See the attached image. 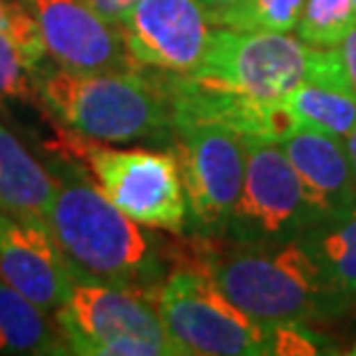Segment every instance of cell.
<instances>
[{"instance_id": "3957f363", "label": "cell", "mask_w": 356, "mask_h": 356, "mask_svg": "<svg viewBox=\"0 0 356 356\" xmlns=\"http://www.w3.org/2000/svg\"><path fill=\"white\" fill-rule=\"evenodd\" d=\"M38 104L58 123L102 144H151L169 151L174 141L172 74L141 67L132 72H72L38 65Z\"/></svg>"}, {"instance_id": "9a60e30c", "label": "cell", "mask_w": 356, "mask_h": 356, "mask_svg": "<svg viewBox=\"0 0 356 356\" xmlns=\"http://www.w3.org/2000/svg\"><path fill=\"white\" fill-rule=\"evenodd\" d=\"M51 317L0 280V354H67Z\"/></svg>"}, {"instance_id": "ba28073f", "label": "cell", "mask_w": 356, "mask_h": 356, "mask_svg": "<svg viewBox=\"0 0 356 356\" xmlns=\"http://www.w3.org/2000/svg\"><path fill=\"white\" fill-rule=\"evenodd\" d=\"M310 227L301 181L275 141L248 137V165L238 202L222 238L241 245H277Z\"/></svg>"}, {"instance_id": "7c38bea8", "label": "cell", "mask_w": 356, "mask_h": 356, "mask_svg": "<svg viewBox=\"0 0 356 356\" xmlns=\"http://www.w3.org/2000/svg\"><path fill=\"white\" fill-rule=\"evenodd\" d=\"M0 280L49 315L65 305L74 270L47 220H28L0 209Z\"/></svg>"}, {"instance_id": "44dd1931", "label": "cell", "mask_w": 356, "mask_h": 356, "mask_svg": "<svg viewBox=\"0 0 356 356\" xmlns=\"http://www.w3.org/2000/svg\"><path fill=\"white\" fill-rule=\"evenodd\" d=\"M0 33H7L17 40L35 60L47 58L38 24L21 0H0Z\"/></svg>"}, {"instance_id": "e0dca14e", "label": "cell", "mask_w": 356, "mask_h": 356, "mask_svg": "<svg viewBox=\"0 0 356 356\" xmlns=\"http://www.w3.org/2000/svg\"><path fill=\"white\" fill-rule=\"evenodd\" d=\"M282 102L294 113L298 127L326 132L343 139L356 127V97L352 92L322 86V83H301Z\"/></svg>"}, {"instance_id": "5b68a950", "label": "cell", "mask_w": 356, "mask_h": 356, "mask_svg": "<svg viewBox=\"0 0 356 356\" xmlns=\"http://www.w3.org/2000/svg\"><path fill=\"white\" fill-rule=\"evenodd\" d=\"M190 79L257 99H280L301 83L350 92L333 47H310L289 33L218 26Z\"/></svg>"}, {"instance_id": "9c48e42d", "label": "cell", "mask_w": 356, "mask_h": 356, "mask_svg": "<svg viewBox=\"0 0 356 356\" xmlns=\"http://www.w3.org/2000/svg\"><path fill=\"white\" fill-rule=\"evenodd\" d=\"M54 319L70 354L92 356L99 345L123 336L153 340L169 356L178 354L155 308V296L137 289L74 277L67 301Z\"/></svg>"}, {"instance_id": "5bb4252c", "label": "cell", "mask_w": 356, "mask_h": 356, "mask_svg": "<svg viewBox=\"0 0 356 356\" xmlns=\"http://www.w3.org/2000/svg\"><path fill=\"white\" fill-rule=\"evenodd\" d=\"M56 181L51 172L0 120V209L28 220H44Z\"/></svg>"}, {"instance_id": "4fadbf2b", "label": "cell", "mask_w": 356, "mask_h": 356, "mask_svg": "<svg viewBox=\"0 0 356 356\" xmlns=\"http://www.w3.org/2000/svg\"><path fill=\"white\" fill-rule=\"evenodd\" d=\"M280 146L301 181L310 225L354 209L356 183L343 139L298 127Z\"/></svg>"}, {"instance_id": "277c9868", "label": "cell", "mask_w": 356, "mask_h": 356, "mask_svg": "<svg viewBox=\"0 0 356 356\" xmlns=\"http://www.w3.org/2000/svg\"><path fill=\"white\" fill-rule=\"evenodd\" d=\"M155 308L178 354L312 356L319 338L303 324L266 326L234 305L204 266L178 261L155 291Z\"/></svg>"}, {"instance_id": "8992f818", "label": "cell", "mask_w": 356, "mask_h": 356, "mask_svg": "<svg viewBox=\"0 0 356 356\" xmlns=\"http://www.w3.org/2000/svg\"><path fill=\"white\" fill-rule=\"evenodd\" d=\"M49 148L58 158L79 162L111 204L134 222L172 234L188 229V202L169 151L113 148L67 127L56 130Z\"/></svg>"}, {"instance_id": "cb8c5ba5", "label": "cell", "mask_w": 356, "mask_h": 356, "mask_svg": "<svg viewBox=\"0 0 356 356\" xmlns=\"http://www.w3.org/2000/svg\"><path fill=\"white\" fill-rule=\"evenodd\" d=\"M343 144H345V151H347V158H350V167H352V174H354V183H356V127L343 137Z\"/></svg>"}, {"instance_id": "7a4b0ae2", "label": "cell", "mask_w": 356, "mask_h": 356, "mask_svg": "<svg viewBox=\"0 0 356 356\" xmlns=\"http://www.w3.org/2000/svg\"><path fill=\"white\" fill-rule=\"evenodd\" d=\"M178 261L204 266L234 305L266 326L324 322L352 308L301 238L241 245L222 236L178 234Z\"/></svg>"}, {"instance_id": "7402d4cb", "label": "cell", "mask_w": 356, "mask_h": 356, "mask_svg": "<svg viewBox=\"0 0 356 356\" xmlns=\"http://www.w3.org/2000/svg\"><path fill=\"white\" fill-rule=\"evenodd\" d=\"M336 54H338L340 67H343V72H345V79L356 95V26L347 33V38L340 42V44H336Z\"/></svg>"}, {"instance_id": "603a6c76", "label": "cell", "mask_w": 356, "mask_h": 356, "mask_svg": "<svg viewBox=\"0 0 356 356\" xmlns=\"http://www.w3.org/2000/svg\"><path fill=\"white\" fill-rule=\"evenodd\" d=\"M81 3L88 5L90 10L97 12L102 19L111 21V24H118L139 0H81Z\"/></svg>"}, {"instance_id": "d6986e66", "label": "cell", "mask_w": 356, "mask_h": 356, "mask_svg": "<svg viewBox=\"0 0 356 356\" xmlns=\"http://www.w3.org/2000/svg\"><path fill=\"white\" fill-rule=\"evenodd\" d=\"M356 26L352 0H305L296 33L305 44L329 49L340 44Z\"/></svg>"}, {"instance_id": "52a82bcc", "label": "cell", "mask_w": 356, "mask_h": 356, "mask_svg": "<svg viewBox=\"0 0 356 356\" xmlns=\"http://www.w3.org/2000/svg\"><path fill=\"white\" fill-rule=\"evenodd\" d=\"M169 153L188 202V229L222 236L243 188L248 137L218 123H176Z\"/></svg>"}, {"instance_id": "ac0fdd59", "label": "cell", "mask_w": 356, "mask_h": 356, "mask_svg": "<svg viewBox=\"0 0 356 356\" xmlns=\"http://www.w3.org/2000/svg\"><path fill=\"white\" fill-rule=\"evenodd\" d=\"M305 0H241L225 12L211 14L213 26L238 31L289 33L301 21Z\"/></svg>"}, {"instance_id": "6da1fadb", "label": "cell", "mask_w": 356, "mask_h": 356, "mask_svg": "<svg viewBox=\"0 0 356 356\" xmlns=\"http://www.w3.org/2000/svg\"><path fill=\"white\" fill-rule=\"evenodd\" d=\"M47 225L74 277L99 280L155 296L176 264V241L155 236L127 218L79 162L58 158Z\"/></svg>"}, {"instance_id": "d4e9b609", "label": "cell", "mask_w": 356, "mask_h": 356, "mask_svg": "<svg viewBox=\"0 0 356 356\" xmlns=\"http://www.w3.org/2000/svg\"><path fill=\"white\" fill-rule=\"evenodd\" d=\"M199 3L206 7V12H209V17H211V14H218V12L229 10V7L241 3V0H199Z\"/></svg>"}, {"instance_id": "4316f807", "label": "cell", "mask_w": 356, "mask_h": 356, "mask_svg": "<svg viewBox=\"0 0 356 356\" xmlns=\"http://www.w3.org/2000/svg\"><path fill=\"white\" fill-rule=\"evenodd\" d=\"M352 354H354V356H356V345H354V350H352Z\"/></svg>"}, {"instance_id": "ffe728a7", "label": "cell", "mask_w": 356, "mask_h": 356, "mask_svg": "<svg viewBox=\"0 0 356 356\" xmlns=\"http://www.w3.org/2000/svg\"><path fill=\"white\" fill-rule=\"evenodd\" d=\"M17 40L0 33V99L38 102V65Z\"/></svg>"}, {"instance_id": "484cf974", "label": "cell", "mask_w": 356, "mask_h": 356, "mask_svg": "<svg viewBox=\"0 0 356 356\" xmlns=\"http://www.w3.org/2000/svg\"><path fill=\"white\" fill-rule=\"evenodd\" d=\"M352 5H354V12H356V0H352Z\"/></svg>"}, {"instance_id": "30bf717a", "label": "cell", "mask_w": 356, "mask_h": 356, "mask_svg": "<svg viewBox=\"0 0 356 356\" xmlns=\"http://www.w3.org/2000/svg\"><path fill=\"white\" fill-rule=\"evenodd\" d=\"M118 28L139 67L190 76L216 26L199 0H139Z\"/></svg>"}, {"instance_id": "2e32d148", "label": "cell", "mask_w": 356, "mask_h": 356, "mask_svg": "<svg viewBox=\"0 0 356 356\" xmlns=\"http://www.w3.org/2000/svg\"><path fill=\"white\" fill-rule=\"evenodd\" d=\"M301 243L319 261L329 280L356 303V206L340 216L319 220L301 236Z\"/></svg>"}, {"instance_id": "8fae6325", "label": "cell", "mask_w": 356, "mask_h": 356, "mask_svg": "<svg viewBox=\"0 0 356 356\" xmlns=\"http://www.w3.org/2000/svg\"><path fill=\"white\" fill-rule=\"evenodd\" d=\"M38 24L47 58L72 72H132L134 63L118 24L81 0H21Z\"/></svg>"}]
</instances>
